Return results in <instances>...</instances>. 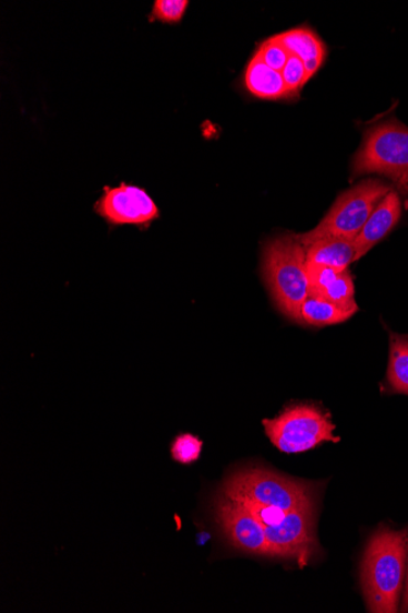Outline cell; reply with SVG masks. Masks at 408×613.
<instances>
[{"instance_id":"6da1fadb","label":"cell","mask_w":408,"mask_h":613,"mask_svg":"<svg viewBox=\"0 0 408 613\" xmlns=\"http://www.w3.org/2000/svg\"><path fill=\"white\" fill-rule=\"evenodd\" d=\"M408 535L380 527L370 537L361 566V585L369 612H399Z\"/></svg>"},{"instance_id":"7a4b0ae2","label":"cell","mask_w":408,"mask_h":613,"mask_svg":"<svg viewBox=\"0 0 408 613\" xmlns=\"http://www.w3.org/2000/svg\"><path fill=\"white\" fill-rule=\"evenodd\" d=\"M262 274L282 314L296 323H304L302 309L309 297V285L306 248L297 234H282L264 243Z\"/></svg>"},{"instance_id":"3957f363","label":"cell","mask_w":408,"mask_h":613,"mask_svg":"<svg viewBox=\"0 0 408 613\" xmlns=\"http://www.w3.org/2000/svg\"><path fill=\"white\" fill-rule=\"evenodd\" d=\"M353 177L379 174L408 198V128L395 119L384 120L365 131L354 155Z\"/></svg>"},{"instance_id":"277c9868","label":"cell","mask_w":408,"mask_h":613,"mask_svg":"<svg viewBox=\"0 0 408 613\" xmlns=\"http://www.w3.org/2000/svg\"><path fill=\"white\" fill-rule=\"evenodd\" d=\"M391 190V185L379 179H366L344 191L314 230L297 234L299 242L305 248L322 239H344L354 242L371 212Z\"/></svg>"},{"instance_id":"5b68a950","label":"cell","mask_w":408,"mask_h":613,"mask_svg":"<svg viewBox=\"0 0 408 613\" xmlns=\"http://www.w3.org/2000/svg\"><path fill=\"white\" fill-rule=\"evenodd\" d=\"M271 442L286 454L307 452L323 442H339L330 414L315 404L287 406L274 419L263 420Z\"/></svg>"},{"instance_id":"8992f818","label":"cell","mask_w":408,"mask_h":613,"mask_svg":"<svg viewBox=\"0 0 408 613\" xmlns=\"http://www.w3.org/2000/svg\"><path fill=\"white\" fill-rule=\"evenodd\" d=\"M222 495L234 501L266 504L284 512L314 506V494L308 485L259 468L232 475L226 480Z\"/></svg>"},{"instance_id":"52a82bcc","label":"cell","mask_w":408,"mask_h":613,"mask_svg":"<svg viewBox=\"0 0 408 613\" xmlns=\"http://www.w3.org/2000/svg\"><path fill=\"white\" fill-rule=\"evenodd\" d=\"M314 506L287 512L277 524L266 525L269 557L293 559L304 567L318 551Z\"/></svg>"},{"instance_id":"ba28073f","label":"cell","mask_w":408,"mask_h":613,"mask_svg":"<svg viewBox=\"0 0 408 613\" xmlns=\"http://www.w3.org/2000/svg\"><path fill=\"white\" fill-rule=\"evenodd\" d=\"M94 211L108 223L134 224L141 230H146L153 221L160 219L157 204L149 192L124 183L118 188H104L102 198L94 204Z\"/></svg>"},{"instance_id":"9c48e42d","label":"cell","mask_w":408,"mask_h":613,"mask_svg":"<svg viewBox=\"0 0 408 613\" xmlns=\"http://www.w3.org/2000/svg\"><path fill=\"white\" fill-rule=\"evenodd\" d=\"M215 516L234 547L251 555L269 556L266 529L242 503L221 495Z\"/></svg>"},{"instance_id":"30bf717a","label":"cell","mask_w":408,"mask_h":613,"mask_svg":"<svg viewBox=\"0 0 408 613\" xmlns=\"http://www.w3.org/2000/svg\"><path fill=\"white\" fill-rule=\"evenodd\" d=\"M402 213V202L398 191L391 190L384 198L363 228L361 233L354 240L356 247L355 261L363 259L368 252L381 242L399 223Z\"/></svg>"},{"instance_id":"8fae6325","label":"cell","mask_w":408,"mask_h":613,"mask_svg":"<svg viewBox=\"0 0 408 613\" xmlns=\"http://www.w3.org/2000/svg\"><path fill=\"white\" fill-rule=\"evenodd\" d=\"M277 39L290 56L303 60L309 80L326 62L328 48L318 33L308 27H298L278 34Z\"/></svg>"},{"instance_id":"7c38bea8","label":"cell","mask_w":408,"mask_h":613,"mask_svg":"<svg viewBox=\"0 0 408 613\" xmlns=\"http://www.w3.org/2000/svg\"><path fill=\"white\" fill-rule=\"evenodd\" d=\"M245 87L255 98L264 101L293 100L287 90L280 71L268 67L255 54L245 70Z\"/></svg>"},{"instance_id":"4fadbf2b","label":"cell","mask_w":408,"mask_h":613,"mask_svg":"<svg viewBox=\"0 0 408 613\" xmlns=\"http://www.w3.org/2000/svg\"><path fill=\"white\" fill-rule=\"evenodd\" d=\"M355 258L356 247L351 240L322 239L306 248L307 263L323 264L340 271L349 270Z\"/></svg>"},{"instance_id":"5bb4252c","label":"cell","mask_w":408,"mask_h":613,"mask_svg":"<svg viewBox=\"0 0 408 613\" xmlns=\"http://www.w3.org/2000/svg\"><path fill=\"white\" fill-rule=\"evenodd\" d=\"M358 309H346L326 299L308 297L302 309L303 322L314 328H326L351 319Z\"/></svg>"},{"instance_id":"9a60e30c","label":"cell","mask_w":408,"mask_h":613,"mask_svg":"<svg viewBox=\"0 0 408 613\" xmlns=\"http://www.w3.org/2000/svg\"><path fill=\"white\" fill-rule=\"evenodd\" d=\"M387 379L394 392L408 395V340L401 335H391Z\"/></svg>"},{"instance_id":"2e32d148","label":"cell","mask_w":408,"mask_h":613,"mask_svg":"<svg viewBox=\"0 0 408 613\" xmlns=\"http://www.w3.org/2000/svg\"><path fill=\"white\" fill-rule=\"evenodd\" d=\"M317 298L326 299L328 302L346 309H358L355 302V285L350 271H343Z\"/></svg>"},{"instance_id":"e0dca14e","label":"cell","mask_w":408,"mask_h":613,"mask_svg":"<svg viewBox=\"0 0 408 613\" xmlns=\"http://www.w3.org/2000/svg\"><path fill=\"white\" fill-rule=\"evenodd\" d=\"M203 448L202 441L191 434H182L175 438L172 443L173 460L180 464L195 463L201 455Z\"/></svg>"},{"instance_id":"ac0fdd59","label":"cell","mask_w":408,"mask_h":613,"mask_svg":"<svg viewBox=\"0 0 408 613\" xmlns=\"http://www.w3.org/2000/svg\"><path fill=\"white\" fill-rule=\"evenodd\" d=\"M309 297H319L326 288L343 272L323 264L307 263Z\"/></svg>"},{"instance_id":"d6986e66","label":"cell","mask_w":408,"mask_h":613,"mask_svg":"<svg viewBox=\"0 0 408 613\" xmlns=\"http://www.w3.org/2000/svg\"><path fill=\"white\" fill-rule=\"evenodd\" d=\"M256 54L274 70L283 71L290 58V53L286 51V48L277 39V36L262 42L258 47Z\"/></svg>"},{"instance_id":"ffe728a7","label":"cell","mask_w":408,"mask_h":613,"mask_svg":"<svg viewBox=\"0 0 408 613\" xmlns=\"http://www.w3.org/2000/svg\"><path fill=\"white\" fill-rule=\"evenodd\" d=\"M187 7V0H157L153 6L151 21L177 23L183 20Z\"/></svg>"},{"instance_id":"44dd1931","label":"cell","mask_w":408,"mask_h":613,"mask_svg":"<svg viewBox=\"0 0 408 613\" xmlns=\"http://www.w3.org/2000/svg\"><path fill=\"white\" fill-rule=\"evenodd\" d=\"M282 76L287 90L290 91L294 98H297L299 91H302L309 81L303 60L295 56H290L289 60H287Z\"/></svg>"},{"instance_id":"7402d4cb","label":"cell","mask_w":408,"mask_h":613,"mask_svg":"<svg viewBox=\"0 0 408 613\" xmlns=\"http://www.w3.org/2000/svg\"><path fill=\"white\" fill-rule=\"evenodd\" d=\"M247 509L252 515L255 516L264 526L277 524L284 519V515L287 512H284L279 509L266 506V504H261L257 502H252L247 500L237 501Z\"/></svg>"},{"instance_id":"603a6c76","label":"cell","mask_w":408,"mask_h":613,"mask_svg":"<svg viewBox=\"0 0 408 613\" xmlns=\"http://www.w3.org/2000/svg\"><path fill=\"white\" fill-rule=\"evenodd\" d=\"M402 611L404 612L408 611V575H407V582H406V592L404 597Z\"/></svg>"}]
</instances>
